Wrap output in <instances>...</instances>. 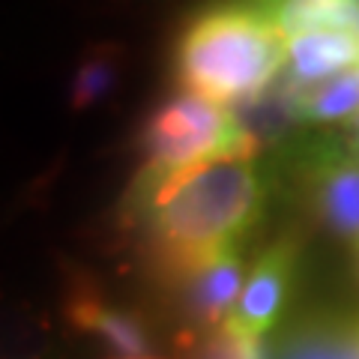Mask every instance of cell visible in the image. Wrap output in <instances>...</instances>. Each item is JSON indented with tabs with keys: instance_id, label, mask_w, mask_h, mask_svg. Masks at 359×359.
I'll return each mask as SVG.
<instances>
[{
	"instance_id": "8992f818",
	"label": "cell",
	"mask_w": 359,
	"mask_h": 359,
	"mask_svg": "<svg viewBox=\"0 0 359 359\" xmlns=\"http://www.w3.org/2000/svg\"><path fill=\"white\" fill-rule=\"evenodd\" d=\"M299 266V240L278 237L257 255L249 276H245L243 294L233 306L224 327L245 335V339H266L282 320V311L290 299Z\"/></svg>"
},
{
	"instance_id": "30bf717a",
	"label": "cell",
	"mask_w": 359,
	"mask_h": 359,
	"mask_svg": "<svg viewBox=\"0 0 359 359\" xmlns=\"http://www.w3.org/2000/svg\"><path fill=\"white\" fill-rule=\"evenodd\" d=\"M126 63L129 51L120 42H90L87 48L78 54V63L69 75V108L75 114L81 111H93L99 105H105L108 99L117 96V90L123 87L126 78Z\"/></svg>"
},
{
	"instance_id": "9c48e42d",
	"label": "cell",
	"mask_w": 359,
	"mask_h": 359,
	"mask_svg": "<svg viewBox=\"0 0 359 359\" xmlns=\"http://www.w3.org/2000/svg\"><path fill=\"white\" fill-rule=\"evenodd\" d=\"M359 69V39L344 30H309L287 39L285 78L297 90L318 87L335 75Z\"/></svg>"
},
{
	"instance_id": "4fadbf2b",
	"label": "cell",
	"mask_w": 359,
	"mask_h": 359,
	"mask_svg": "<svg viewBox=\"0 0 359 359\" xmlns=\"http://www.w3.org/2000/svg\"><path fill=\"white\" fill-rule=\"evenodd\" d=\"M48 351V323L39 314L0 306V359H42Z\"/></svg>"
},
{
	"instance_id": "9a60e30c",
	"label": "cell",
	"mask_w": 359,
	"mask_h": 359,
	"mask_svg": "<svg viewBox=\"0 0 359 359\" xmlns=\"http://www.w3.org/2000/svg\"><path fill=\"white\" fill-rule=\"evenodd\" d=\"M356 141H359V135H356Z\"/></svg>"
},
{
	"instance_id": "8fae6325",
	"label": "cell",
	"mask_w": 359,
	"mask_h": 359,
	"mask_svg": "<svg viewBox=\"0 0 359 359\" xmlns=\"http://www.w3.org/2000/svg\"><path fill=\"white\" fill-rule=\"evenodd\" d=\"M299 99V117L309 129L335 126V123L351 120L359 114V69L344 75H335L318 87L297 90Z\"/></svg>"
},
{
	"instance_id": "ba28073f",
	"label": "cell",
	"mask_w": 359,
	"mask_h": 359,
	"mask_svg": "<svg viewBox=\"0 0 359 359\" xmlns=\"http://www.w3.org/2000/svg\"><path fill=\"white\" fill-rule=\"evenodd\" d=\"M273 359H359V314L314 311L282 332Z\"/></svg>"
},
{
	"instance_id": "3957f363",
	"label": "cell",
	"mask_w": 359,
	"mask_h": 359,
	"mask_svg": "<svg viewBox=\"0 0 359 359\" xmlns=\"http://www.w3.org/2000/svg\"><path fill=\"white\" fill-rule=\"evenodd\" d=\"M135 147L141 153V171H177V168L216 159L224 153L261 156L243 135L228 105L177 90L144 117Z\"/></svg>"
},
{
	"instance_id": "277c9868",
	"label": "cell",
	"mask_w": 359,
	"mask_h": 359,
	"mask_svg": "<svg viewBox=\"0 0 359 359\" xmlns=\"http://www.w3.org/2000/svg\"><path fill=\"white\" fill-rule=\"evenodd\" d=\"M278 153L311 219L332 237L359 245V141L309 129Z\"/></svg>"
},
{
	"instance_id": "7a4b0ae2",
	"label": "cell",
	"mask_w": 359,
	"mask_h": 359,
	"mask_svg": "<svg viewBox=\"0 0 359 359\" xmlns=\"http://www.w3.org/2000/svg\"><path fill=\"white\" fill-rule=\"evenodd\" d=\"M287 69V39L261 0L195 9L171 45V75L183 93L240 105L273 87Z\"/></svg>"
},
{
	"instance_id": "5bb4252c",
	"label": "cell",
	"mask_w": 359,
	"mask_h": 359,
	"mask_svg": "<svg viewBox=\"0 0 359 359\" xmlns=\"http://www.w3.org/2000/svg\"><path fill=\"white\" fill-rule=\"evenodd\" d=\"M356 266H359V245H356Z\"/></svg>"
},
{
	"instance_id": "7c38bea8",
	"label": "cell",
	"mask_w": 359,
	"mask_h": 359,
	"mask_svg": "<svg viewBox=\"0 0 359 359\" xmlns=\"http://www.w3.org/2000/svg\"><path fill=\"white\" fill-rule=\"evenodd\" d=\"M180 359H273L264 339H245L228 327L219 330H183Z\"/></svg>"
},
{
	"instance_id": "6da1fadb",
	"label": "cell",
	"mask_w": 359,
	"mask_h": 359,
	"mask_svg": "<svg viewBox=\"0 0 359 359\" xmlns=\"http://www.w3.org/2000/svg\"><path fill=\"white\" fill-rule=\"evenodd\" d=\"M269 195L264 156L224 153L177 171H138L123 198V224L138 231L156 278L174 287L216 255L249 243Z\"/></svg>"
},
{
	"instance_id": "5b68a950",
	"label": "cell",
	"mask_w": 359,
	"mask_h": 359,
	"mask_svg": "<svg viewBox=\"0 0 359 359\" xmlns=\"http://www.w3.org/2000/svg\"><path fill=\"white\" fill-rule=\"evenodd\" d=\"M63 318L69 330L84 335L102 351L120 359H159V341L138 309L111 299L105 287L90 276L69 278L63 297Z\"/></svg>"
},
{
	"instance_id": "52a82bcc",
	"label": "cell",
	"mask_w": 359,
	"mask_h": 359,
	"mask_svg": "<svg viewBox=\"0 0 359 359\" xmlns=\"http://www.w3.org/2000/svg\"><path fill=\"white\" fill-rule=\"evenodd\" d=\"M245 285V245L216 255L183 282H177L180 306H183L189 327L186 330H219L231 318L233 306Z\"/></svg>"
}]
</instances>
